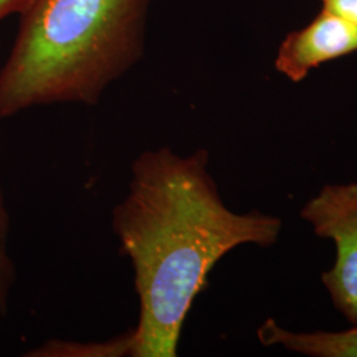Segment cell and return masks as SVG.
<instances>
[{
	"instance_id": "cell-6",
	"label": "cell",
	"mask_w": 357,
	"mask_h": 357,
	"mask_svg": "<svg viewBox=\"0 0 357 357\" xmlns=\"http://www.w3.org/2000/svg\"><path fill=\"white\" fill-rule=\"evenodd\" d=\"M134 349V328L125 332L119 337L102 342V343H76L51 340L40 345L35 351L28 354V356L36 357H116L132 356Z\"/></svg>"
},
{
	"instance_id": "cell-9",
	"label": "cell",
	"mask_w": 357,
	"mask_h": 357,
	"mask_svg": "<svg viewBox=\"0 0 357 357\" xmlns=\"http://www.w3.org/2000/svg\"><path fill=\"white\" fill-rule=\"evenodd\" d=\"M33 0H0V22L13 13H23Z\"/></svg>"
},
{
	"instance_id": "cell-3",
	"label": "cell",
	"mask_w": 357,
	"mask_h": 357,
	"mask_svg": "<svg viewBox=\"0 0 357 357\" xmlns=\"http://www.w3.org/2000/svg\"><path fill=\"white\" fill-rule=\"evenodd\" d=\"M301 216L317 236L331 238L336 259L321 281L335 307L357 324V183L327 184L307 203Z\"/></svg>"
},
{
	"instance_id": "cell-2",
	"label": "cell",
	"mask_w": 357,
	"mask_h": 357,
	"mask_svg": "<svg viewBox=\"0 0 357 357\" xmlns=\"http://www.w3.org/2000/svg\"><path fill=\"white\" fill-rule=\"evenodd\" d=\"M150 0H33L0 69V118L94 106L144 56Z\"/></svg>"
},
{
	"instance_id": "cell-4",
	"label": "cell",
	"mask_w": 357,
	"mask_h": 357,
	"mask_svg": "<svg viewBox=\"0 0 357 357\" xmlns=\"http://www.w3.org/2000/svg\"><path fill=\"white\" fill-rule=\"evenodd\" d=\"M354 52H357L356 24L323 8L306 28L294 31L283 40L275 68L293 82H299L310 70Z\"/></svg>"
},
{
	"instance_id": "cell-8",
	"label": "cell",
	"mask_w": 357,
	"mask_h": 357,
	"mask_svg": "<svg viewBox=\"0 0 357 357\" xmlns=\"http://www.w3.org/2000/svg\"><path fill=\"white\" fill-rule=\"evenodd\" d=\"M323 8L357 26V0H321Z\"/></svg>"
},
{
	"instance_id": "cell-1",
	"label": "cell",
	"mask_w": 357,
	"mask_h": 357,
	"mask_svg": "<svg viewBox=\"0 0 357 357\" xmlns=\"http://www.w3.org/2000/svg\"><path fill=\"white\" fill-rule=\"evenodd\" d=\"M208 166L206 150L143 151L131 163L128 195L112 211L139 299L132 357L178 356L185 318L217 262L245 243L271 246L281 233L278 217L230 211Z\"/></svg>"
},
{
	"instance_id": "cell-7",
	"label": "cell",
	"mask_w": 357,
	"mask_h": 357,
	"mask_svg": "<svg viewBox=\"0 0 357 357\" xmlns=\"http://www.w3.org/2000/svg\"><path fill=\"white\" fill-rule=\"evenodd\" d=\"M10 213L0 185V315H7L10 298L16 282V268L10 255Z\"/></svg>"
},
{
	"instance_id": "cell-5",
	"label": "cell",
	"mask_w": 357,
	"mask_h": 357,
	"mask_svg": "<svg viewBox=\"0 0 357 357\" xmlns=\"http://www.w3.org/2000/svg\"><path fill=\"white\" fill-rule=\"evenodd\" d=\"M265 345L281 344L294 352L314 357H357V324L342 332L294 333L268 319L258 331Z\"/></svg>"
}]
</instances>
